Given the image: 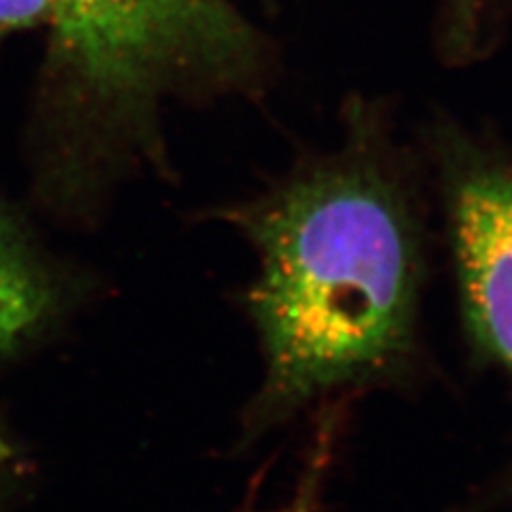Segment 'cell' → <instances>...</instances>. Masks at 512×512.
<instances>
[{
    "label": "cell",
    "instance_id": "obj_7",
    "mask_svg": "<svg viewBox=\"0 0 512 512\" xmlns=\"http://www.w3.org/2000/svg\"><path fill=\"white\" fill-rule=\"evenodd\" d=\"M13 459V453H11V446L9 442L5 440L3 431H0V485H3V478L7 476V470H9V463Z\"/></svg>",
    "mask_w": 512,
    "mask_h": 512
},
{
    "label": "cell",
    "instance_id": "obj_3",
    "mask_svg": "<svg viewBox=\"0 0 512 512\" xmlns=\"http://www.w3.org/2000/svg\"><path fill=\"white\" fill-rule=\"evenodd\" d=\"M440 167L466 323L512 378V165L455 133Z\"/></svg>",
    "mask_w": 512,
    "mask_h": 512
},
{
    "label": "cell",
    "instance_id": "obj_5",
    "mask_svg": "<svg viewBox=\"0 0 512 512\" xmlns=\"http://www.w3.org/2000/svg\"><path fill=\"white\" fill-rule=\"evenodd\" d=\"M333 451V423H325L318 431L316 444L310 453V461L303 468V474L295 487L293 498L274 512H320L323 504V489L327 480V470L331 466Z\"/></svg>",
    "mask_w": 512,
    "mask_h": 512
},
{
    "label": "cell",
    "instance_id": "obj_2",
    "mask_svg": "<svg viewBox=\"0 0 512 512\" xmlns=\"http://www.w3.org/2000/svg\"><path fill=\"white\" fill-rule=\"evenodd\" d=\"M50 26L79 82L116 107L239 92L263 75V39L229 0H54Z\"/></svg>",
    "mask_w": 512,
    "mask_h": 512
},
{
    "label": "cell",
    "instance_id": "obj_4",
    "mask_svg": "<svg viewBox=\"0 0 512 512\" xmlns=\"http://www.w3.org/2000/svg\"><path fill=\"white\" fill-rule=\"evenodd\" d=\"M50 303V276L22 224L0 207V359L30 338Z\"/></svg>",
    "mask_w": 512,
    "mask_h": 512
},
{
    "label": "cell",
    "instance_id": "obj_6",
    "mask_svg": "<svg viewBox=\"0 0 512 512\" xmlns=\"http://www.w3.org/2000/svg\"><path fill=\"white\" fill-rule=\"evenodd\" d=\"M54 0H0V37L13 30L52 24Z\"/></svg>",
    "mask_w": 512,
    "mask_h": 512
},
{
    "label": "cell",
    "instance_id": "obj_1",
    "mask_svg": "<svg viewBox=\"0 0 512 512\" xmlns=\"http://www.w3.org/2000/svg\"><path fill=\"white\" fill-rule=\"evenodd\" d=\"M229 220L259 254L248 312L265 355L261 414L295 410L406 357L419 235L406 190L359 139Z\"/></svg>",
    "mask_w": 512,
    "mask_h": 512
}]
</instances>
